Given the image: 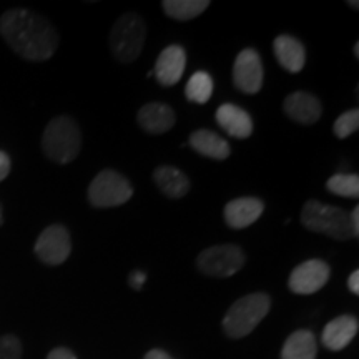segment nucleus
I'll use <instances>...</instances> for the list:
<instances>
[{
  "label": "nucleus",
  "instance_id": "obj_4",
  "mask_svg": "<svg viewBox=\"0 0 359 359\" xmlns=\"http://www.w3.org/2000/svg\"><path fill=\"white\" fill-rule=\"evenodd\" d=\"M271 298L266 293H253L233 303L223 318V330L230 338L240 339L248 336L266 316Z\"/></svg>",
  "mask_w": 359,
  "mask_h": 359
},
{
  "label": "nucleus",
  "instance_id": "obj_1",
  "mask_svg": "<svg viewBox=\"0 0 359 359\" xmlns=\"http://www.w3.org/2000/svg\"><path fill=\"white\" fill-rule=\"evenodd\" d=\"M0 34L17 55L29 62L48 60L58 47L50 22L27 8H12L0 17Z\"/></svg>",
  "mask_w": 359,
  "mask_h": 359
},
{
  "label": "nucleus",
  "instance_id": "obj_3",
  "mask_svg": "<svg viewBox=\"0 0 359 359\" xmlns=\"http://www.w3.org/2000/svg\"><path fill=\"white\" fill-rule=\"evenodd\" d=\"M302 223L309 231L333 238L336 241H346L353 238L349 213L334 205H325L318 200L304 203Z\"/></svg>",
  "mask_w": 359,
  "mask_h": 359
},
{
  "label": "nucleus",
  "instance_id": "obj_20",
  "mask_svg": "<svg viewBox=\"0 0 359 359\" xmlns=\"http://www.w3.org/2000/svg\"><path fill=\"white\" fill-rule=\"evenodd\" d=\"M316 338L311 331L299 330L286 339L281 359H316Z\"/></svg>",
  "mask_w": 359,
  "mask_h": 359
},
{
  "label": "nucleus",
  "instance_id": "obj_27",
  "mask_svg": "<svg viewBox=\"0 0 359 359\" xmlns=\"http://www.w3.org/2000/svg\"><path fill=\"white\" fill-rule=\"evenodd\" d=\"M47 359H77V356L67 348H55L48 353Z\"/></svg>",
  "mask_w": 359,
  "mask_h": 359
},
{
  "label": "nucleus",
  "instance_id": "obj_6",
  "mask_svg": "<svg viewBox=\"0 0 359 359\" xmlns=\"http://www.w3.org/2000/svg\"><path fill=\"white\" fill-rule=\"evenodd\" d=\"M88 201L95 208H114L120 206L133 196V187L115 170H102L88 187Z\"/></svg>",
  "mask_w": 359,
  "mask_h": 359
},
{
  "label": "nucleus",
  "instance_id": "obj_25",
  "mask_svg": "<svg viewBox=\"0 0 359 359\" xmlns=\"http://www.w3.org/2000/svg\"><path fill=\"white\" fill-rule=\"evenodd\" d=\"M22 344L19 338L7 334L0 338V359H20Z\"/></svg>",
  "mask_w": 359,
  "mask_h": 359
},
{
  "label": "nucleus",
  "instance_id": "obj_30",
  "mask_svg": "<svg viewBox=\"0 0 359 359\" xmlns=\"http://www.w3.org/2000/svg\"><path fill=\"white\" fill-rule=\"evenodd\" d=\"M348 288H349V291H351V293L359 294V271H358V269H354L351 275H349Z\"/></svg>",
  "mask_w": 359,
  "mask_h": 359
},
{
  "label": "nucleus",
  "instance_id": "obj_31",
  "mask_svg": "<svg viewBox=\"0 0 359 359\" xmlns=\"http://www.w3.org/2000/svg\"><path fill=\"white\" fill-rule=\"evenodd\" d=\"M145 359H173V358L165 351H161V349H151V351L147 353Z\"/></svg>",
  "mask_w": 359,
  "mask_h": 359
},
{
  "label": "nucleus",
  "instance_id": "obj_32",
  "mask_svg": "<svg viewBox=\"0 0 359 359\" xmlns=\"http://www.w3.org/2000/svg\"><path fill=\"white\" fill-rule=\"evenodd\" d=\"M348 4H349V7L354 8V11H358V8H359V4L358 2H348Z\"/></svg>",
  "mask_w": 359,
  "mask_h": 359
},
{
  "label": "nucleus",
  "instance_id": "obj_14",
  "mask_svg": "<svg viewBox=\"0 0 359 359\" xmlns=\"http://www.w3.org/2000/svg\"><path fill=\"white\" fill-rule=\"evenodd\" d=\"M137 120L138 125L147 133L160 135L167 133L173 128L175 122H177V115H175V110L170 105H165V103L160 102H151L138 110Z\"/></svg>",
  "mask_w": 359,
  "mask_h": 359
},
{
  "label": "nucleus",
  "instance_id": "obj_18",
  "mask_svg": "<svg viewBox=\"0 0 359 359\" xmlns=\"http://www.w3.org/2000/svg\"><path fill=\"white\" fill-rule=\"evenodd\" d=\"M188 143H190V147L196 151V154L206 156V158L226 160L231 154L228 142L223 140L218 133L206 128L193 132L190 135V142Z\"/></svg>",
  "mask_w": 359,
  "mask_h": 359
},
{
  "label": "nucleus",
  "instance_id": "obj_19",
  "mask_svg": "<svg viewBox=\"0 0 359 359\" xmlns=\"http://www.w3.org/2000/svg\"><path fill=\"white\" fill-rule=\"evenodd\" d=\"M154 180L161 193L167 195L168 198H183L190 191V180L182 170L175 168L172 165H161V167L156 168Z\"/></svg>",
  "mask_w": 359,
  "mask_h": 359
},
{
  "label": "nucleus",
  "instance_id": "obj_23",
  "mask_svg": "<svg viewBox=\"0 0 359 359\" xmlns=\"http://www.w3.org/2000/svg\"><path fill=\"white\" fill-rule=\"evenodd\" d=\"M326 188L338 196H344V198H358L359 177L356 173H336L327 180Z\"/></svg>",
  "mask_w": 359,
  "mask_h": 359
},
{
  "label": "nucleus",
  "instance_id": "obj_34",
  "mask_svg": "<svg viewBox=\"0 0 359 359\" xmlns=\"http://www.w3.org/2000/svg\"><path fill=\"white\" fill-rule=\"evenodd\" d=\"M4 222V213H2V205H0V224Z\"/></svg>",
  "mask_w": 359,
  "mask_h": 359
},
{
  "label": "nucleus",
  "instance_id": "obj_33",
  "mask_svg": "<svg viewBox=\"0 0 359 359\" xmlns=\"http://www.w3.org/2000/svg\"><path fill=\"white\" fill-rule=\"evenodd\" d=\"M354 55L359 57V43L354 45Z\"/></svg>",
  "mask_w": 359,
  "mask_h": 359
},
{
  "label": "nucleus",
  "instance_id": "obj_24",
  "mask_svg": "<svg viewBox=\"0 0 359 359\" xmlns=\"http://www.w3.org/2000/svg\"><path fill=\"white\" fill-rule=\"evenodd\" d=\"M358 128H359V110L353 109V110L344 111L343 115H339L338 118H336L333 132L336 137L343 140V138H348L349 135L356 132Z\"/></svg>",
  "mask_w": 359,
  "mask_h": 359
},
{
  "label": "nucleus",
  "instance_id": "obj_28",
  "mask_svg": "<svg viewBox=\"0 0 359 359\" xmlns=\"http://www.w3.org/2000/svg\"><path fill=\"white\" fill-rule=\"evenodd\" d=\"M11 173V158H8L7 154L0 151V182L6 180Z\"/></svg>",
  "mask_w": 359,
  "mask_h": 359
},
{
  "label": "nucleus",
  "instance_id": "obj_16",
  "mask_svg": "<svg viewBox=\"0 0 359 359\" xmlns=\"http://www.w3.org/2000/svg\"><path fill=\"white\" fill-rule=\"evenodd\" d=\"M273 52H275L278 64L290 74H299L306 62V50L304 45L298 39L291 35H278L273 42Z\"/></svg>",
  "mask_w": 359,
  "mask_h": 359
},
{
  "label": "nucleus",
  "instance_id": "obj_5",
  "mask_svg": "<svg viewBox=\"0 0 359 359\" xmlns=\"http://www.w3.org/2000/svg\"><path fill=\"white\" fill-rule=\"evenodd\" d=\"M147 39V25L138 13L118 17L110 32V52L122 64H132L140 57Z\"/></svg>",
  "mask_w": 359,
  "mask_h": 359
},
{
  "label": "nucleus",
  "instance_id": "obj_7",
  "mask_svg": "<svg viewBox=\"0 0 359 359\" xmlns=\"http://www.w3.org/2000/svg\"><path fill=\"white\" fill-rule=\"evenodd\" d=\"M245 251L236 245H217L201 251L196 268L205 276L228 278L245 266Z\"/></svg>",
  "mask_w": 359,
  "mask_h": 359
},
{
  "label": "nucleus",
  "instance_id": "obj_11",
  "mask_svg": "<svg viewBox=\"0 0 359 359\" xmlns=\"http://www.w3.org/2000/svg\"><path fill=\"white\" fill-rule=\"evenodd\" d=\"M187 67V52L182 45H168L156 58L154 75L161 87H173L183 77Z\"/></svg>",
  "mask_w": 359,
  "mask_h": 359
},
{
  "label": "nucleus",
  "instance_id": "obj_22",
  "mask_svg": "<svg viewBox=\"0 0 359 359\" xmlns=\"http://www.w3.org/2000/svg\"><path fill=\"white\" fill-rule=\"evenodd\" d=\"M213 79L212 75L206 74V72H195V74L191 75L190 80L187 82V87H185V95L190 102H195V103H200V105H203L212 98L213 95Z\"/></svg>",
  "mask_w": 359,
  "mask_h": 359
},
{
  "label": "nucleus",
  "instance_id": "obj_10",
  "mask_svg": "<svg viewBox=\"0 0 359 359\" xmlns=\"http://www.w3.org/2000/svg\"><path fill=\"white\" fill-rule=\"evenodd\" d=\"M330 280V266L320 258L306 259L298 264L290 275L288 286L296 294H313Z\"/></svg>",
  "mask_w": 359,
  "mask_h": 359
},
{
  "label": "nucleus",
  "instance_id": "obj_2",
  "mask_svg": "<svg viewBox=\"0 0 359 359\" xmlns=\"http://www.w3.org/2000/svg\"><path fill=\"white\" fill-rule=\"evenodd\" d=\"M82 148V135L72 116L60 115L47 125L42 135V150L55 163H70L77 158Z\"/></svg>",
  "mask_w": 359,
  "mask_h": 359
},
{
  "label": "nucleus",
  "instance_id": "obj_21",
  "mask_svg": "<svg viewBox=\"0 0 359 359\" xmlns=\"http://www.w3.org/2000/svg\"><path fill=\"white\" fill-rule=\"evenodd\" d=\"M161 7L170 19L178 22L193 20L210 7L208 0H165Z\"/></svg>",
  "mask_w": 359,
  "mask_h": 359
},
{
  "label": "nucleus",
  "instance_id": "obj_9",
  "mask_svg": "<svg viewBox=\"0 0 359 359\" xmlns=\"http://www.w3.org/2000/svg\"><path fill=\"white\" fill-rule=\"evenodd\" d=\"M233 83L240 92L255 95L263 87V64L255 48H245L238 53L233 64Z\"/></svg>",
  "mask_w": 359,
  "mask_h": 359
},
{
  "label": "nucleus",
  "instance_id": "obj_12",
  "mask_svg": "<svg viewBox=\"0 0 359 359\" xmlns=\"http://www.w3.org/2000/svg\"><path fill=\"white\" fill-rule=\"evenodd\" d=\"M283 110L293 122L302 125L316 123L323 114L321 102L308 92L290 93L283 102Z\"/></svg>",
  "mask_w": 359,
  "mask_h": 359
},
{
  "label": "nucleus",
  "instance_id": "obj_8",
  "mask_svg": "<svg viewBox=\"0 0 359 359\" xmlns=\"http://www.w3.org/2000/svg\"><path fill=\"white\" fill-rule=\"evenodd\" d=\"M35 255L45 264L57 266L67 262L72 253L70 233L64 224H50L40 233L35 243Z\"/></svg>",
  "mask_w": 359,
  "mask_h": 359
},
{
  "label": "nucleus",
  "instance_id": "obj_15",
  "mask_svg": "<svg viewBox=\"0 0 359 359\" xmlns=\"http://www.w3.org/2000/svg\"><path fill=\"white\" fill-rule=\"evenodd\" d=\"M217 123L238 140H245L253 133V120L248 111L233 103H223L217 110Z\"/></svg>",
  "mask_w": 359,
  "mask_h": 359
},
{
  "label": "nucleus",
  "instance_id": "obj_29",
  "mask_svg": "<svg viewBox=\"0 0 359 359\" xmlns=\"http://www.w3.org/2000/svg\"><path fill=\"white\" fill-rule=\"evenodd\" d=\"M349 223H351L353 236L359 238V206L353 210V213H349Z\"/></svg>",
  "mask_w": 359,
  "mask_h": 359
},
{
  "label": "nucleus",
  "instance_id": "obj_13",
  "mask_svg": "<svg viewBox=\"0 0 359 359\" xmlns=\"http://www.w3.org/2000/svg\"><path fill=\"white\" fill-rule=\"evenodd\" d=\"M264 212V203L255 196L231 200L224 206V222L233 230H243L259 219Z\"/></svg>",
  "mask_w": 359,
  "mask_h": 359
},
{
  "label": "nucleus",
  "instance_id": "obj_17",
  "mask_svg": "<svg viewBox=\"0 0 359 359\" xmlns=\"http://www.w3.org/2000/svg\"><path fill=\"white\" fill-rule=\"evenodd\" d=\"M359 323L354 316L343 314V316L334 318L323 330V344L331 351H341L348 346L358 334Z\"/></svg>",
  "mask_w": 359,
  "mask_h": 359
},
{
  "label": "nucleus",
  "instance_id": "obj_26",
  "mask_svg": "<svg viewBox=\"0 0 359 359\" xmlns=\"http://www.w3.org/2000/svg\"><path fill=\"white\" fill-rule=\"evenodd\" d=\"M147 281V275L143 271H133L132 275L128 276V283L133 290H142L143 285Z\"/></svg>",
  "mask_w": 359,
  "mask_h": 359
}]
</instances>
